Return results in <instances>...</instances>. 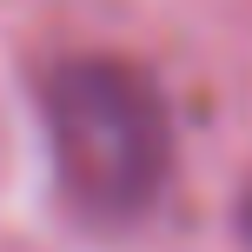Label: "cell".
I'll return each instance as SVG.
<instances>
[{"instance_id": "2", "label": "cell", "mask_w": 252, "mask_h": 252, "mask_svg": "<svg viewBox=\"0 0 252 252\" xmlns=\"http://www.w3.org/2000/svg\"><path fill=\"white\" fill-rule=\"evenodd\" d=\"M239 232H246V246H252V179H246V192H239Z\"/></svg>"}, {"instance_id": "1", "label": "cell", "mask_w": 252, "mask_h": 252, "mask_svg": "<svg viewBox=\"0 0 252 252\" xmlns=\"http://www.w3.org/2000/svg\"><path fill=\"white\" fill-rule=\"evenodd\" d=\"M47 153L66 206L120 232L159 206L173 179V113L146 66L120 53H73L47 73Z\"/></svg>"}]
</instances>
